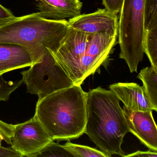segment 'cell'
<instances>
[{
	"instance_id": "1",
	"label": "cell",
	"mask_w": 157,
	"mask_h": 157,
	"mask_svg": "<svg viewBox=\"0 0 157 157\" xmlns=\"http://www.w3.org/2000/svg\"><path fill=\"white\" fill-rule=\"evenodd\" d=\"M119 102L112 91L100 87L87 93L84 133L109 157L125 156L121 145L129 131Z\"/></svg>"
},
{
	"instance_id": "2",
	"label": "cell",
	"mask_w": 157,
	"mask_h": 157,
	"mask_svg": "<svg viewBox=\"0 0 157 157\" xmlns=\"http://www.w3.org/2000/svg\"><path fill=\"white\" fill-rule=\"evenodd\" d=\"M87 92L74 84L36 103L35 116L53 140L76 139L84 133Z\"/></svg>"
},
{
	"instance_id": "3",
	"label": "cell",
	"mask_w": 157,
	"mask_h": 157,
	"mask_svg": "<svg viewBox=\"0 0 157 157\" xmlns=\"http://www.w3.org/2000/svg\"><path fill=\"white\" fill-rule=\"evenodd\" d=\"M68 27L67 20L46 19L38 12L16 17L0 26V44L25 48L33 64L48 49L58 48Z\"/></svg>"
},
{
	"instance_id": "4",
	"label": "cell",
	"mask_w": 157,
	"mask_h": 157,
	"mask_svg": "<svg viewBox=\"0 0 157 157\" xmlns=\"http://www.w3.org/2000/svg\"><path fill=\"white\" fill-rule=\"evenodd\" d=\"M146 0H124L118 16L119 58L131 73L137 72L144 56V10Z\"/></svg>"
},
{
	"instance_id": "5",
	"label": "cell",
	"mask_w": 157,
	"mask_h": 157,
	"mask_svg": "<svg viewBox=\"0 0 157 157\" xmlns=\"http://www.w3.org/2000/svg\"><path fill=\"white\" fill-rule=\"evenodd\" d=\"M29 69L21 72L27 93L38 96L37 101L59 90L71 87L73 82L49 50Z\"/></svg>"
},
{
	"instance_id": "6",
	"label": "cell",
	"mask_w": 157,
	"mask_h": 157,
	"mask_svg": "<svg viewBox=\"0 0 157 157\" xmlns=\"http://www.w3.org/2000/svg\"><path fill=\"white\" fill-rule=\"evenodd\" d=\"M91 35L68 27L58 48L56 51L48 49L75 85L83 82L81 61Z\"/></svg>"
},
{
	"instance_id": "7",
	"label": "cell",
	"mask_w": 157,
	"mask_h": 157,
	"mask_svg": "<svg viewBox=\"0 0 157 157\" xmlns=\"http://www.w3.org/2000/svg\"><path fill=\"white\" fill-rule=\"evenodd\" d=\"M53 141L34 115L24 123L14 125L10 145L21 157H33Z\"/></svg>"
},
{
	"instance_id": "8",
	"label": "cell",
	"mask_w": 157,
	"mask_h": 157,
	"mask_svg": "<svg viewBox=\"0 0 157 157\" xmlns=\"http://www.w3.org/2000/svg\"><path fill=\"white\" fill-rule=\"evenodd\" d=\"M117 38L103 33L91 35L81 61L82 81L94 74L106 59L115 45Z\"/></svg>"
},
{
	"instance_id": "9",
	"label": "cell",
	"mask_w": 157,
	"mask_h": 157,
	"mask_svg": "<svg viewBox=\"0 0 157 157\" xmlns=\"http://www.w3.org/2000/svg\"><path fill=\"white\" fill-rule=\"evenodd\" d=\"M69 27L89 34L103 33L117 37L118 17L106 9H98L92 13L83 14L68 21Z\"/></svg>"
},
{
	"instance_id": "10",
	"label": "cell",
	"mask_w": 157,
	"mask_h": 157,
	"mask_svg": "<svg viewBox=\"0 0 157 157\" xmlns=\"http://www.w3.org/2000/svg\"><path fill=\"white\" fill-rule=\"evenodd\" d=\"M128 131L150 150L157 152V128L152 111H133L123 108Z\"/></svg>"
},
{
	"instance_id": "11",
	"label": "cell",
	"mask_w": 157,
	"mask_h": 157,
	"mask_svg": "<svg viewBox=\"0 0 157 157\" xmlns=\"http://www.w3.org/2000/svg\"><path fill=\"white\" fill-rule=\"evenodd\" d=\"M124 105L133 111H153L143 87L135 82H118L109 86Z\"/></svg>"
},
{
	"instance_id": "12",
	"label": "cell",
	"mask_w": 157,
	"mask_h": 157,
	"mask_svg": "<svg viewBox=\"0 0 157 157\" xmlns=\"http://www.w3.org/2000/svg\"><path fill=\"white\" fill-rule=\"evenodd\" d=\"M36 8L42 17L54 20L72 19L80 15V0H38Z\"/></svg>"
},
{
	"instance_id": "13",
	"label": "cell",
	"mask_w": 157,
	"mask_h": 157,
	"mask_svg": "<svg viewBox=\"0 0 157 157\" xmlns=\"http://www.w3.org/2000/svg\"><path fill=\"white\" fill-rule=\"evenodd\" d=\"M32 57L21 46L0 44V76L15 70L31 67Z\"/></svg>"
},
{
	"instance_id": "14",
	"label": "cell",
	"mask_w": 157,
	"mask_h": 157,
	"mask_svg": "<svg viewBox=\"0 0 157 157\" xmlns=\"http://www.w3.org/2000/svg\"><path fill=\"white\" fill-rule=\"evenodd\" d=\"M138 78L142 82L145 94L153 111H157V69L153 66L142 69Z\"/></svg>"
},
{
	"instance_id": "15",
	"label": "cell",
	"mask_w": 157,
	"mask_h": 157,
	"mask_svg": "<svg viewBox=\"0 0 157 157\" xmlns=\"http://www.w3.org/2000/svg\"><path fill=\"white\" fill-rule=\"evenodd\" d=\"M143 48L151 66L157 69V25L145 30Z\"/></svg>"
},
{
	"instance_id": "16",
	"label": "cell",
	"mask_w": 157,
	"mask_h": 157,
	"mask_svg": "<svg viewBox=\"0 0 157 157\" xmlns=\"http://www.w3.org/2000/svg\"><path fill=\"white\" fill-rule=\"evenodd\" d=\"M64 146L72 153L74 157H109L101 151L88 146L73 144L69 141Z\"/></svg>"
},
{
	"instance_id": "17",
	"label": "cell",
	"mask_w": 157,
	"mask_h": 157,
	"mask_svg": "<svg viewBox=\"0 0 157 157\" xmlns=\"http://www.w3.org/2000/svg\"><path fill=\"white\" fill-rule=\"evenodd\" d=\"M73 157L72 153L64 145L56 143L54 141L47 145L42 151L33 157Z\"/></svg>"
},
{
	"instance_id": "18",
	"label": "cell",
	"mask_w": 157,
	"mask_h": 157,
	"mask_svg": "<svg viewBox=\"0 0 157 157\" xmlns=\"http://www.w3.org/2000/svg\"><path fill=\"white\" fill-rule=\"evenodd\" d=\"M157 25V0H146L144 10L145 31Z\"/></svg>"
},
{
	"instance_id": "19",
	"label": "cell",
	"mask_w": 157,
	"mask_h": 157,
	"mask_svg": "<svg viewBox=\"0 0 157 157\" xmlns=\"http://www.w3.org/2000/svg\"><path fill=\"white\" fill-rule=\"evenodd\" d=\"M23 83L24 81L22 79L14 82L6 81L2 76H0V101H8L11 94Z\"/></svg>"
},
{
	"instance_id": "20",
	"label": "cell",
	"mask_w": 157,
	"mask_h": 157,
	"mask_svg": "<svg viewBox=\"0 0 157 157\" xmlns=\"http://www.w3.org/2000/svg\"><path fill=\"white\" fill-rule=\"evenodd\" d=\"M13 129L14 125L8 124L0 120V146H2L3 141L10 144Z\"/></svg>"
},
{
	"instance_id": "21",
	"label": "cell",
	"mask_w": 157,
	"mask_h": 157,
	"mask_svg": "<svg viewBox=\"0 0 157 157\" xmlns=\"http://www.w3.org/2000/svg\"><path fill=\"white\" fill-rule=\"evenodd\" d=\"M105 9L110 12L117 14L120 12L124 0H102Z\"/></svg>"
},
{
	"instance_id": "22",
	"label": "cell",
	"mask_w": 157,
	"mask_h": 157,
	"mask_svg": "<svg viewBox=\"0 0 157 157\" xmlns=\"http://www.w3.org/2000/svg\"><path fill=\"white\" fill-rule=\"evenodd\" d=\"M11 11L0 4V26L15 18Z\"/></svg>"
},
{
	"instance_id": "23",
	"label": "cell",
	"mask_w": 157,
	"mask_h": 157,
	"mask_svg": "<svg viewBox=\"0 0 157 157\" xmlns=\"http://www.w3.org/2000/svg\"><path fill=\"white\" fill-rule=\"evenodd\" d=\"M18 153L11 147L0 146V157H16Z\"/></svg>"
},
{
	"instance_id": "24",
	"label": "cell",
	"mask_w": 157,
	"mask_h": 157,
	"mask_svg": "<svg viewBox=\"0 0 157 157\" xmlns=\"http://www.w3.org/2000/svg\"><path fill=\"white\" fill-rule=\"evenodd\" d=\"M125 157H157V152L151 150L147 151H138L134 153L125 155Z\"/></svg>"
},
{
	"instance_id": "25",
	"label": "cell",
	"mask_w": 157,
	"mask_h": 157,
	"mask_svg": "<svg viewBox=\"0 0 157 157\" xmlns=\"http://www.w3.org/2000/svg\"><path fill=\"white\" fill-rule=\"evenodd\" d=\"M36 1H38V0H36Z\"/></svg>"
}]
</instances>
